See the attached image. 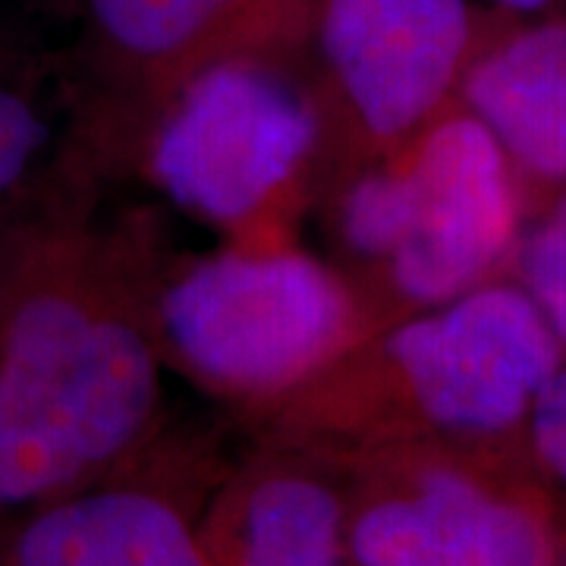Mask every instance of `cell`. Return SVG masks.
Segmentation results:
<instances>
[{
  "instance_id": "6da1fadb",
  "label": "cell",
  "mask_w": 566,
  "mask_h": 566,
  "mask_svg": "<svg viewBox=\"0 0 566 566\" xmlns=\"http://www.w3.org/2000/svg\"><path fill=\"white\" fill-rule=\"evenodd\" d=\"M158 397L151 346L120 318L41 296L0 356V504H20L120 453Z\"/></svg>"
},
{
  "instance_id": "7a4b0ae2",
  "label": "cell",
  "mask_w": 566,
  "mask_h": 566,
  "mask_svg": "<svg viewBox=\"0 0 566 566\" xmlns=\"http://www.w3.org/2000/svg\"><path fill=\"white\" fill-rule=\"evenodd\" d=\"M523 192L504 148L465 107L434 120L397 170L346 192L340 227L385 262L409 303L441 305L501 277L523 233Z\"/></svg>"
},
{
  "instance_id": "3957f363",
  "label": "cell",
  "mask_w": 566,
  "mask_h": 566,
  "mask_svg": "<svg viewBox=\"0 0 566 566\" xmlns=\"http://www.w3.org/2000/svg\"><path fill=\"white\" fill-rule=\"evenodd\" d=\"M164 334L208 381L277 390L334 356L349 331L340 281L308 255H214L164 293Z\"/></svg>"
},
{
  "instance_id": "277c9868",
  "label": "cell",
  "mask_w": 566,
  "mask_h": 566,
  "mask_svg": "<svg viewBox=\"0 0 566 566\" xmlns=\"http://www.w3.org/2000/svg\"><path fill=\"white\" fill-rule=\"evenodd\" d=\"M387 353L424 419L463 438L528 431L538 397L566 363L564 344L516 277L431 305L394 331Z\"/></svg>"
},
{
  "instance_id": "5b68a950",
  "label": "cell",
  "mask_w": 566,
  "mask_h": 566,
  "mask_svg": "<svg viewBox=\"0 0 566 566\" xmlns=\"http://www.w3.org/2000/svg\"><path fill=\"white\" fill-rule=\"evenodd\" d=\"M318 136L312 104L255 63H218L189 82L155 139L161 189L208 221H240L271 199Z\"/></svg>"
},
{
  "instance_id": "8992f818",
  "label": "cell",
  "mask_w": 566,
  "mask_h": 566,
  "mask_svg": "<svg viewBox=\"0 0 566 566\" xmlns=\"http://www.w3.org/2000/svg\"><path fill=\"white\" fill-rule=\"evenodd\" d=\"M322 44L365 129L403 139L457 95L475 13L469 0H327Z\"/></svg>"
},
{
  "instance_id": "52a82bcc",
  "label": "cell",
  "mask_w": 566,
  "mask_h": 566,
  "mask_svg": "<svg viewBox=\"0 0 566 566\" xmlns=\"http://www.w3.org/2000/svg\"><path fill=\"white\" fill-rule=\"evenodd\" d=\"M359 566H557L545 513L460 469H428L353 526Z\"/></svg>"
},
{
  "instance_id": "ba28073f",
  "label": "cell",
  "mask_w": 566,
  "mask_h": 566,
  "mask_svg": "<svg viewBox=\"0 0 566 566\" xmlns=\"http://www.w3.org/2000/svg\"><path fill=\"white\" fill-rule=\"evenodd\" d=\"M457 98L504 148L523 186H566V17L528 22L472 51Z\"/></svg>"
},
{
  "instance_id": "9c48e42d",
  "label": "cell",
  "mask_w": 566,
  "mask_h": 566,
  "mask_svg": "<svg viewBox=\"0 0 566 566\" xmlns=\"http://www.w3.org/2000/svg\"><path fill=\"white\" fill-rule=\"evenodd\" d=\"M20 566H205L182 520L136 491L92 494L25 528Z\"/></svg>"
},
{
  "instance_id": "30bf717a",
  "label": "cell",
  "mask_w": 566,
  "mask_h": 566,
  "mask_svg": "<svg viewBox=\"0 0 566 566\" xmlns=\"http://www.w3.org/2000/svg\"><path fill=\"white\" fill-rule=\"evenodd\" d=\"M240 566H340V504L308 479H271L245 504Z\"/></svg>"
},
{
  "instance_id": "8fae6325",
  "label": "cell",
  "mask_w": 566,
  "mask_h": 566,
  "mask_svg": "<svg viewBox=\"0 0 566 566\" xmlns=\"http://www.w3.org/2000/svg\"><path fill=\"white\" fill-rule=\"evenodd\" d=\"M240 3L243 0H92L104 32L139 57L180 54Z\"/></svg>"
},
{
  "instance_id": "7c38bea8",
  "label": "cell",
  "mask_w": 566,
  "mask_h": 566,
  "mask_svg": "<svg viewBox=\"0 0 566 566\" xmlns=\"http://www.w3.org/2000/svg\"><path fill=\"white\" fill-rule=\"evenodd\" d=\"M513 274L566 349V186L551 196L538 221L523 227Z\"/></svg>"
},
{
  "instance_id": "4fadbf2b",
  "label": "cell",
  "mask_w": 566,
  "mask_h": 566,
  "mask_svg": "<svg viewBox=\"0 0 566 566\" xmlns=\"http://www.w3.org/2000/svg\"><path fill=\"white\" fill-rule=\"evenodd\" d=\"M526 438L547 475L566 485V363L557 368L532 409Z\"/></svg>"
},
{
  "instance_id": "5bb4252c",
  "label": "cell",
  "mask_w": 566,
  "mask_h": 566,
  "mask_svg": "<svg viewBox=\"0 0 566 566\" xmlns=\"http://www.w3.org/2000/svg\"><path fill=\"white\" fill-rule=\"evenodd\" d=\"M44 126L32 107L17 95L0 92V192L25 170L29 158L39 151Z\"/></svg>"
},
{
  "instance_id": "9a60e30c",
  "label": "cell",
  "mask_w": 566,
  "mask_h": 566,
  "mask_svg": "<svg viewBox=\"0 0 566 566\" xmlns=\"http://www.w3.org/2000/svg\"><path fill=\"white\" fill-rule=\"evenodd\" d=\"M494 7H504L510 13H545L551 7L564 3V0H491Z\"/></svg>"
}]
</instances>
